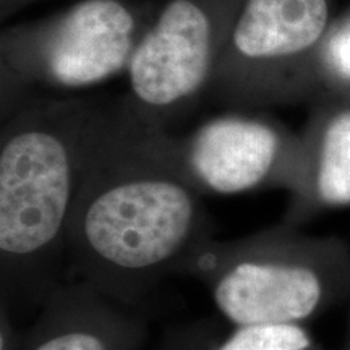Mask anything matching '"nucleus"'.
<instances>
[{
    "mask_svg": "<svg viewBox=\"0 0 350 350\" xmlns=\"http://www.w3.org/2000/svg\"><path fill=\"white\" fill-rule=\"evenodd\" d=\"M201 196L119 103L100 104L68 224L67 266L78 281L137 308L213 239Z\"/></svg>",
    "mask_w": 350,
    "mask_h": 350,
    "instance_id": "f257e3e1",
    "label": "nucleus"
},
{
    "mask_svg": "<svg viewBox=\"0 0 350 350\" xmlns=\"http://www.w3.org/2000/svg\"><path fill=\"white\" fill-rule=\"evenodd\" d=\"M99 103L29 96L0 130L2 308L41 306L67 265V232Z\"/></svg>",
    "mask_w": 350,
    "mask_h": 350,
    "instance_id": "f03ea898",
    "label": "nucleus"
},
{
    "mask_svg": "<svg viewBox=\"0 0 350 350\" xmlns=\"http://www.w3.org/2000/svg\"><path fill=\"white\" fill-rule=\"evenodd\" d=\"M183 273L206 286L234 326L305 325L350 301L349 243L286 221L229 242L208 240Z\"/></svg>",
    "mask_w": 350,
    "mask_h": 350,
    "instance_id": "7ed1b4c3",
    "label": "nucleus"
},
{
    "mask_svg": "<svg viewBox=\"0 0 350 350\" xmlns=\"http://www.w3.org/2000/svg\"><path fill=\"white\" fill-rule=\"evenodd\" d=\"M163 0H75L0 34L2 117L29 96L73 93L125 75Z\"/></svg>",
    "mask_w": 350,
    "mask_h": 350,
    "instance_id": "20e7f679",
    "label": "nucleus"
},
{
    "mask_svg": "<svg viewBox=\"0 0 350 350\" xmlns=\"http://www.w3.org/2000/svg\"><path fill=\"white\" fill-rule=\"evenodd\" d=\"M336 0H243L208 99L234 111L310 104Z\"/></svg>",
    "mask_w": 350,
    "mask_h": 350,
    "instance_id": "39448f33",
    "label": "nucleus"
},
{
    "mask_svg": "<svg viewBox=\"0 0 350 350\" xmlns=\"http://www.w3.org/2000/svg\"><path fill=\"white\" fill-rule=\"evenodd\" d=\"M243 0H163L125 72L119 100L148 130H167L208 99Z\"/></svg>",
    "mask_w": 350,
    "mask_h": 350,
    "instance_id": "423d86ee",
    "label": "nucleus"
},
{
    "mask_svg": "<svg viewBox=\"0 0 350 350\" xmlns=\"http://www.w3.org/2000/svg\"><path fill=\"white\" fill-rule=\"evenodd\" d=\"M143 130L152 150L200 195L284 188L291 196L299 188L300 133L268 113L227 109L187 135Z\"/></svg>",
    "mask_w": 350,
    "mask_h": 350,
    "instance_id": "0eeeda50",
    "label": "nucleus"
},
{
    "mask_svg": "<svg viewBox=\"0 0 350 350\" xmlns=\"http://www.w3.org/2000/svg\"><path fill=\"white\" fill-rule=\"evenodd\" d=\"M146 319L90 284H59L39 306L20 350H142Z\"/></svg>",
    "mask_w": 350,
    "mask_h": 350,
    "instance_id": "6e6552de",
    "label": "nucleus"
},
{
    "mask_svg": "<svg viewBox=\"0 0 350 350\" xmlns=\"http://www.w3.org/2000/svg\"><path fill=\"white\" fill-rule=\"evenodd\" d=\"M308 106L300 183L282 219L294 226L325 209L350 206V93L321 94Z\"/></svg>",
    "mask_w": 350,
    "mask_h": 350,
    "instance_id": "1a4fd4ad",
    "label": "nucleus"
},
{
    "mask_svg": "<svg viewBox=\"0 0 350 350\" xmlns=\"http://www.w3.org/2000/svg\"><path fill=\"white\" fill-rule=\"evenodd\" d=\"M327 93H350V8L336 15L318 52L313 99Z\"/></svg>",
    "mask_w": 350,
    "mask_h": 350,
    "instance_id": "9d476101",
    "label": "nucleus"
},
{
    "mask_svg": "<svg viewBox=\"0 0 350 350\" xmlns=\"http://www.w3.org/2000/svg\"><path fill=\"white\" fill-rule=\"evenodd\" d=\"M213 350H317V345L304 325H247L235 326Z\"/></svg>",
    "mask_w": 350,
    "mask_h": 350,
    "instance_id": "9b49d317",
    "label": "nucleus"
},
{
    "mask_svg": "<svg viewBox=\"0 0 350 350\" xmlns=\"http://www.w3.org/2000/svg\"><path fill=\"white\" fill-rule=\"evenodd\" d=\"M214 344L203 329H193L174 336L163 350H213Z\"/></svg>",
    "mask_w": 350,
    "mask_h": 350,
    "instance_id": "f8f14e48",
    "label": "nucleus"
},
{
    "mask_svg": "<svg viewBox=\"0 0 350 350\" xmlns=\"http://www.w3.org/2000/svg\"><path fill=\"white\" fill-rule=\"evenodd\" d=\"M38 2H44V0H0V20L5 21L15 13L25 10L26 7L34 5Z\"/></svg>",
    "mask_w": 350,
    "mask_h": 350,
    "instance_id": "ddd939ff",
    "label": "nucleus"
},
{
    "mask_svg": "<svg viewBox=\"0 0 350 350\" xmlns=\"http://www.w3.org/2000/svg\"><path fill=\"white\" fill-rule=\"evenodd\" d=\"M340 350H350V308H349V317H347V326H345V334L342 340V347Z\"/></svg>",
    "mask_w": 350,
    "mask_h": 350,
    "instance_id": "4468645a",
    "label": "nucleus"
}]
</instances>
